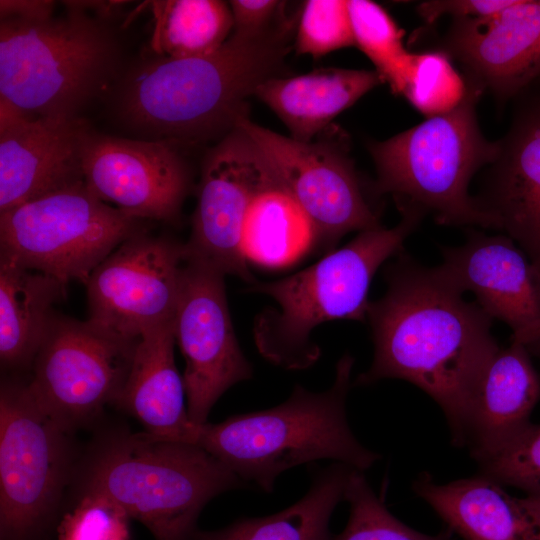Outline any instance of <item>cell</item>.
Masks as SVG:
<instances>
[{
    "label": "cell",
    "mask_w": 540,
    "mask_h": 540,
    "mask_svg": "<svg viewBox=\"0 0 540 540\" xmlns=\"http://www.w3.org/2000/svg\"><path fill=\"white\" fill-rule=\"evenodd\" d=\"M387 290L370 302L366 320L374 343L370 368L354 385L408 381L442 409L460 446L465 414L483 370L499 346L492 318L445 280L401 255L386 270Z\"/></svg>",
    "instance_id": "obj_1"
},
{
    "label": "cell",
    "mask_w": 540,
    "mask_h": 540,
    "mask_svg": "<svg viewBox=\"0 0 540 540\" xmlns=\"http://www.w3.org/2000/svg\"><path fill=\"white\" fill-rule=\"evenodd\" d=\"M291 26L246 37L232 33L215 52L156 55L131 67L116 88L115 110L129 128L154 140L203 141L226 135L246 117V101L276 76Z\"/></svg>",
    "instance_id": "obj_2"
},
{
    "label": "cell",
    "mask_w": 540,
    "mask_h": 540,
    "mask_svg": "<svg viewBox=\"0 0 540 540\" xmlns=\"http://www.w3.org/2000/svg\"><path fill=\"white\" fill-rule=\"evenodd\" d=\"M354 361L344 354L336 364L332 385L324 391L296 384L277 406L199 425L195 444L249 486L252 483L266 493L274 490L283 472L320 460L366 471L380 454L359 442L347 419Z\"/></svg>",
    "instance_id": "obj_3"
},
{
    "label": "cell",
    "mask_w": 540,
    "mask_h": 540,
    "mask_svg": "<svg viewBox=\"0 0 540 540\" xmlns=\"http://www.w3.org/2000/svg\"><path fill=\"white\" fill-rule=\"evenodd\" d=\"M81 494L106 496L156 540H193L206 504L249 485L202 447L143 433L103 439L84 463Z\"/></svg>",
    "instance_id": "obj_4"
},
{
    "label": "cell",
    "mask_w": 540,
    "mask_h": 540,
    "mask_svg": "<svg viewBox=\"0 0 540 540\" xmlns=\"http://www.w3.org/2000/svg\"><path fill=\"white\" fill-rule=\"evenodd\" d=\"M392 228L359 232L349 243L313 265L273 282H255L247 291L270 297L274 305L254 321L258 352L287 370L313 366L321 350L313 330L332 320L366 321L368 292L379 267L399 253L423 215L407 210Z\"/></svg>",
    "instance_id": "obj_5"
},
{
    "label": "cell",
    "mask_w": 540,
    "mask_h": 540,
    "mask_svg": "<svg viewBox=\"0 0 540 540\" xmlns=\"http://www.w3.org/2000/svg\"><path fill=\"white\" fill-rule=\"evenodd\" d=\"M109 23L67 8L61 17L0 21V99L27 115L78 117L118 74Z\"/></svg>",
    "instance_id": "obj_6"
},
{
    "label": "cell",
    "mask_w": 540,
    "mask_h": 540,
    "mask_svg": "<svg viewBox=\"0 0 540 540\" xmlns=\"http://www.w3.org/2000/svg\"><path fill=\"white\" fill-rule=\"evenodd\" d=\"M466 83L465 97L452 111L369 144L377 170L375 190L391 194L400 212L429 213L442 225L495 229L468 186L479 169L496 160L500 143L482 134L476 104L483 91Z\"/></svg>",
    "instance_id": "obj_7"
},
{
    "label": "cell",
    "mask_w": 540,
    "mask_h": 540,
    "mask_svg": "<svg viewBox=\"0 0 540 540\" xmlns=\"http://www.w3.org/2000/svg\"><path fill=\"white\" fill-rule=\"evenodd\" d=\"M95 196L81 183L0 213V258L54 277L83 284L127 239L147 231Z\"/></svg>",
    "instance_id": "obj_8"
},
{
    "label": "cell",
    "mask_w": 540,
    "mask_h": 540,
    "mask_svg": "<svg viewBox=\"0 0 540 540\" xmlns=\"http://www.w3.org/2000/svg\"><path fill=\"white\" fill-rule=\"evenodd\" d=\"M68 431L27 384L0 390V539L29 540L52 519L74 472Z\"/></svg>",
    "instance_id": "obj_9"
},
{
    "label": "cell",
    "mask_w": 540,
    "mask_h": 540,
    "mask_svg": "<svg viewBox=\"0 0 540 540\" xmlns=\"http://www.w3.org/2000/svg\"><path fill=\"white\" fill-rule=\"evenodd\" d=\"M138 340L90 320L56 313L33 362L28 389L69 433L114 404L127 379Z\"/></svg>",
    "instance_id": "obj_10"
},
{
    "label": "cell",
    "mask_w": 540,
    "mask_h": 540,
    "mask_svg": "<svg viewBox=\"0 0 540 540\" xmlns=\"http://www.w3.org/2000/svg\"><path fill=\"white\" fill-rule=\"evenodd\" d=\"M185 243L139 233L118 246L85 282L91 322L128 340L174 319Z\"/></svg>",
    "instance_id": "obj_11"
},
{
    "label": "cell",
    "mask_w": 540,
    "mask_h": 540,
    "mask_svg": "<svg viewBox=\"0 0 540 540\" xmlns=\"http://www.w3.org/2000/svg\"><path fill=\"white\" fill-rule=\"evenodd\" d=\"M276 180L264 154L242 128L236 126L221 137L202 163L186 260L254 284L242 249L244 221L257 194Z\"/></svg>",
    "instance_id": "obj_12"
},
{
    "label": "cell",
    "mask_w": 540,
    "mask_h": 540,
    "mask_svg": "<svg viewBox=\"0 0 540 540\" xmlns=\"http://www.w3.org/2000/svg\"><path fill=\"white\" fill-rule=\"evenodd\" d=\"M237 126L256 143L284 188L311 220L316 231L315 250H335L353 231L381 226L366 200L353 163L340 149L283 136L241 118Z\"/></svg>",
    "instance_id": "obj_13"
},
{
    "label": "cell",
    "mask_w": 540,
    "mask_h": 540,
    "mask_svg": "<svg viewBox=\"0 0 540 540\" xmlns=\"http://www.w3.org/2000/svg\"><path fill=\"white\" fill-rule=\"evenodd\" d=\"M225 274L186 260L174 316V334L184 360L188 416L207 423L218 399L235 384L253 377L237 340L228 307Z\"/></svg>",
    "instance_id": "obj_14"
},
{
    "label": "cell",
    "mask_w": 540,
    "mask_h": 540,
    "mask_svg": "<svg viewBox=\"0 0 540 540\" xmlns=\"http://www.w3.org/2000/svg\"><path fill=\"white\" fill-rule=\"evenodd\" d=\"M86 187L100 200L142 220L174 224L192 183L173 141L88 132L82 150Z\"/></svg>",
    "instance_id": "obj_15"
},
{
    "label": "cell",
    "mask_w": 540,
    "mask_h": 540,
    "mask_svg": "<svg viewBox=\"0 0 540 540\" xmlns=\"http://www.w3.org/2000/svg\"><path fill=\"white\" fill-rule=\"evenodd\" d=\"M435 268L461 293H473L492 319L505 322L511 341L540 351V274L513 239L471 232L463 245L445 248Z\"/></svg>",
    "instance_id": "obj_16"
},
{
    "label": "cell",
    "mask_w": 540,
    "mask_h": 540,
    "mask_svg": "<svg viewBox=\"0 0 540 540\" xmlns=\"http://www.w3.org/2000/svg\"><path fill=\"white\" fill-rule=\"evenodd\" d=\"M90 130L79 117L33 118L0 99V213L83 183Z\"/></svg>",
    "instance_id": "obj_17"
},
{
    "label": "cell",
    "mask_w": 540,
    "mask_h": 540,
    "mask_svg": "<svg viewBox=\"0 0 540 540\" xmlns=\"http://www.w3.org/2000/svg\"><path fill=\"white\" fill-rule=\"evenodd\" d=\"M440 51L497 100L519 96L540 78V0H513L492 15L454 20Z\"/></svg>",
    "instance_id": "obj_18"
},
{
    "label": "cell",
    "mask_w": 540,
    "mask_h": 540,
    "mask_svg": "<svg viewBox=\"0 0 540 540\" xmlns=\"http://www.w3.org/2000/svg\"><path fill=\"white\" fill-rule=\"evenodd\" d=\"M475 197L540 274V95L518 111Z\"/></svg>",
    "instance_id": "obj_19"
},
{
    "label": "cell",
    "mask_w": 540,
    "mask_h": 540,
    "mask_svg": "<svg viewBox=\"0 0 540 540\" xmlns=\"http://www.w3.org/2000/svg\"><path fill=\"white\" fill-rule=\"evenodd\" d=\"M413 490L464 540H540V497H514L481 474L438 483L422 473Z\"/></svg>",
    "instance_id": "obj_20"
},
{
    "label": "cell",
    "mask_w": 540,
    "mask_h": 540,
    "mask_svg": "<svg viewBox=\"0 0 540 540\" xmlns=\"http://www.w3.org/2000/svg\"><path fill=\"white\" fill-rule=\"evenodd\" d=\"M540 400V375L523 344L511 341L492 356L469 402L460 446L471 456L491 450L530 424Z\"/></svg>",
    "instance_id": "obj_21"
},
{
    "label": "cell",
    "mask_w": 540,
    "mask_h": 540,
    "mask_svg": "<svg viewBox=\"0 0 540 540\" xmlns=\"http://www.w3.org/2000/svg\"><path fill=\"white\" fill-rule=\"evenodd\" d=\"M174 319L138 339L125 384L114 405L136 418L147 433L195 444L198 426L188 416L183 377L174 358Z\"/></svg>",
    "instance_id": "obj_22"
},
{
    "label": "cell",
    "mask_w": 540,
    "mask_h": 540,
    "mask_svg": "<svg viewBox=\"0 0 540 540\" xmlns=\"http://www.w3.org/2000/svg\"><path fill=\"white\" fill-rule=\"evenodd\" d=\"M384 83L376 71L322 68L292 76H273L254 95L289 129L293 139L311 142L341 112Z\"/></svg>",
    "instance_id": "obj_23"
},
{
    "label": "cell",
    "mask_w": 540,
    "mask_h": 540,
    "mask_svg": "<svg viewBox=\"0 0 540 540\" xmlns=\"http://www.w3.org/2000/svg\"><path fill=\"white\" fill-rule=\"evenodd\" d=\"M67 286L52 276L0 258V360L3 368L30 367Z\"/></svg>",
    "instance_id": "obj_24"
},
{
    "label": "cell",
    "mask_w": 540,
    "mask_h": 540,
    "mask_svg": "<svg viewBox=\"0 0 540 540\" xmlns=\"http://www.w3.org/2000/svg\"><path fill=\"white\" fill-rule=\"evenodd\" d=\"M354 470L332 462L313 472L308 491L286 509L240 519L213 531H197L193 540H334L330 520L337 505L345 501Z\"/></svg>",
    "instance_id": "obj_25"
},
{
    "label": "cell",
    "mask_w": 540,
    "mask_h": 540,
    "mask_svg": "<svg viewBox=\"0 0 540 540\" xmlns=\"http://www.w3.org/2000/svg\"><path fill=\"white\" fill-rule=\"evenodd\" d=\"M316 247L315 228L279 179L261 190L245 217V259L267 267L294 263Z\"/></svg>",
    "instance_id": "obj_26"
},
{
    "label": "cell",
    "mask_w": 540,
    "mask_h": 540,
    "mask_svg": "<svg viewBox=\"0 0 540 540\" xmlns=\"http://www.w3.org/2000/svg\"><path fill=\"white\" fill-rule=\"evenodd\" d=\"M154 16L151 47L156 55L188 58L218 50L231 36L229 3L219 0L150 2Z\"/></svg>",
    "instance_id": "obj_27"
},
{
    "label": "cell",
    "mask_w": 540,
    "mask_h": 540,
    "mask_svg": "<svg viewBox=\"0 0 540 540\" xmlns=\"http://www.w3.org/2000/svg\"><path fill=\"white\" fill-rule=\"evenodd\" d=\"M354 45L374 64L392 91L403 95L415 61L403 44V31L389 13L370 0H348Z\"/></svg>",
    "instance_id": "obj_28"
},
{
    "label": "cell",
    "mask_w": 540,
    "mask_h": 540,
    "mask_svg": "<svg viewBox=\"0 0 540 540\" xmlns=\"http://www.w3.org/2000/svg\"><path fill=\"white\" fill-rule=\"evenodd\" d=\"M345 501L349 504V518L334 540H455L448 528L429 535L396 518L375 494L363 471H353Z\"/></svg>",
    "instance_id": "obj_29"
},
{
    "label": "cell",
    "mask_w": 540,
    "mask_h": 540,
    "mask_svg": "<svg viewBox=\"0 0 540 540\" xmlns=\"http://www.w3.org/2000/svg\"><path fill=\"white\" fill-rule=\"evenodd\" d=\"M467 83L442 51L416 53L402 96L426 118L455 109L464 99Z\"/></svg>",
    "instance_id": "obj_30"
},
{
    "label": "cell",
    "mask_w": 540,
    "mask_h": 540,
    "mask_svg": "<svg viewBox=\"0 0 540 540\" xmlns=\"http://www.w3.org/2000/svg\"><path fill=\"white\" fill-rule=\"evenodd\" d=\"M480 474L540 497V424H528L503 444L472 456Z\"/></svg>",
    "instance_id": "obj_31"
},
{
    "label": "cell",
    "mask_w": 540,
    "mask_h": 540,
    "mask_svg": "<svg viewBox=\"0 0 540 540\" xmlns=\"http://www.w3.org/2000/svg\"><path fill=\"white\" fill-rule=\"evenodd\" d=\"M352 45L347 1L308 0L303 4L295 36L298 53L317 58Z\"/></svg>",
    "instance_id": "obj_32"
},
{
    "label": "cell",
    "mask_w": 540,
    "mask_h": 540,
    "mask_svg": "<svg viewBox=\"0 0 540 540\" xmlns=\"http://www.w3.org/2000/svg\"><path fill=\"white\" fill-rule=\"evenodd\" d=\"M59 526V540H129V515L110 498L80 494Z\"/></svg>",
    "instance_id": "obj_33"
},
{
    "label": "cell",
    "mask_w": 540,
    "mask_h": 540,
    "mask_svg": "<svg viewBox=\"0 0 540 540\" xmlns=\"http://www.w3.org/2000/svg\"><path fill=\"white\" fill-rule=\"evenodd\" d=\"M233 17L232 33L255 37L276 28L284 2L276 0H232L228 2Z\"/></svg>",
    "instance_id": "obj_34"
},
{
    "label": "cell",
    "mask_w": 540,
    "mask_h": 540,
    "mask_svg": "<svg viewBox=\"0 0 540 540\" xmlns=\"http://www.w3.org/2000/svg\"><path fill=\"white\" fill-rule=\"evenodd\" d=\"M513 0H430L417 6L420 17L431 24L444 15L456 19L485 17L497 13Z\"/></svg>",
    "instance_id": "obj_35"
},
{
    "label": "cell",
    "mask_w": 540,
    "mask_h": 540,
    "mask_svg": "<svg viewBox=\"0 0 540 540\" xmlns=\"http://www.w3.org/2000/svg\"><path fill=\"white\" fill-rule=\"evenodd\" d=\"M55 2L50 0H1L0 18L25 21L46 20L53 17Z\"/></svg>",
    "instance_id": "obj_36"
},
{
    "label": "cell",
    "mask_w": 540,
    "mask_h": 540,
    "mask_svg": "<svg viewBox=\"0 0 540 540\" xmlns=\"http://www.w3.org/2000/svg\"><path fill=\"white\" fill-rule=\"evenodd\" d=\"M66 8L81 10L87 12L88 10L94 12L95 17L109 21L110 18L116 16L121 8L128 2L126 1H64Z\"/></svg>",
    "instance_id": "obj_37"
}]
</instances>
